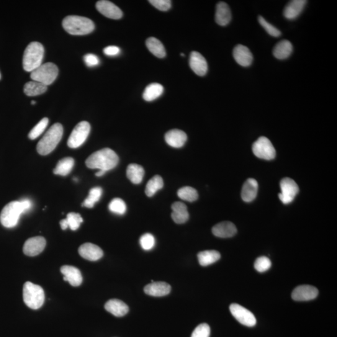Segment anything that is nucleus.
<instances>
[{
    "label": "nucleus",
    "mask_w": 337,
    "mask_h": 337,
    "mask_svg": "<svg viewBox=\"0 0 337 337\" xmlns=\"http://www.w3.org/2000/svg\"><path fill=\"white\" fill-rule=\"evenodd\" d=\"M23 297L25 304L33 310L42 307L45 302L43 288L30 282H27L23 285Z\"/></svg>",
    "instance_id": "nucleus-6"
},
{
    "label": "nucleus",
    "mask_w": 337,
    "mask_h": 337,
    "mask_svg": "<svg viewBox=\"0 0 337 337\" xmlns=\"http://www.w3.org/2000/svg\"><path fill=\"white\" fill-rule=\"evenodd\" d=\"M233 56L234 60L241 66L248 67L253 61V55L246 46L238 45L234 49Z\"/></svg>",
    "instance_id": "nucleus-17"
},
{
    "label": "nucleus",
    "mask_w": 337,
    "mask_h": 337,
    "mask_svg": "<svg viewBox=\"0 0 337 337\" xmlns=\"http://www.w3.org/2000/svg\"><path fill=\"white\" fill-rule=\"evenodd\" d=\"M140 243L144 250L150 251L155 246V238L151 234L146 233L141 237Z\"/></svg>",
    "instance_id": "nucleus-41"
},
{
    "label": "nucleus",
    "mask_w": 337,
    "mask_h": 337,
    "mask_svg": "<svg viewBox=\"0 0 337 337\" xmlns=\"http://www.w3.org/2000/svg\"><path fill=\"white\" fill-rule=\"evenodd\" d=\"M43 46L39 42H32L28 45L23 55V66L25 70L32 72L42 64L43 60Z\"/></svg>",
    "instance_id": "nucleus-5"
},
{
    "label": "nucleus",
    "mask_w": 337,
    "mask_h": 337,
    "mask_svg": "<svg viewBox=\"0 0 337 337\" xmlns=\"http://www.w3.org/2000/svg\"><path fill=\"white\" fill-rule=\"evenodd\" d=\"M272 262L268 257H261L257 258L255 262L254 267L257 271L263 273L271 268Z\"/></svg>",
    "instance_id": "nucleus-40"
},
{
    "label": "nucleus",
    "mask_w": 337,
    "mask_h": 337,
    "mask_svg": "<svg viewBox=\"0 0 337 337\" xmlns=\"http://www.w3.org/2000/svg\"><path fill=\"white\" fill-rule=\"evenodd\" d=\"M258 182L256 179L249 178L244 182L242 189L241 196L244 201L250 202L257 196L258 192Z\"/></svg>",
    "instance_id": "nucleus-22"
},
{
    "label": "nucleus",
    "mask_w": 337,
    "mask_h": 337,
    "mask_svg": "<svg viewBox=\"0 0 337 337\" xmlns=\"http://www.w3.org/2000/svg\"><path fill=\"white\" fill-rule=\"evenodd\" d=\"M91 131V126L87 122L78 123L74 128L68 140V146L70 148L80 147L87 140Z\"/></svg>",
    "instance_id": "nucleus-8"
},
{
    "label": "nucleus",
    "mask_w": 337,
    "mask_h": 337,
    "mask_svg": "<svg viewBox=\"0 0 337 337\" xmlns=\"http://www.w3.org/2000/svg\"><path fill=\"white\" fill-rule=\"evenodd\" d=\"M48 86L35 81L28 82L24 86V92L28 96H35L42 94L47 91Z\"/></svg>",
    "instance_id": "nucleus-33"
},
{
    "label": "nucleus",
    "mask_w": 337,
    "mask_h": 337,
    "mask_svg": "<svg viewBox=\"0 0 337 337\" xmlns=\"http://www.w3.org/2000/svg\"><path fill=\"white\" fill-rule=\"evenodd\" d=\"M60 223L61 228L63 230H66V229L68 228V222H67L66 218L65 219L61 220Z\"/></svg>",
    "instance_id": "nucleus-47"
},
{
    "label": "nucleus",
    "mask_w": 337,
    "mask_h": 337,
    "mask_svg": "<svg viewBox=\"0 0 337 337\" xmlns=\"http://www.w3.org/2000/svg\"><path fill=\"white\" fill-rule=\"evenodd\" d=\"M48 123L49 120L47 118H43L30 131L29 135H28V138L30 140H33L39 137L40 136L42 135L46 128H47Z\"/></svg>",
    "instance_id": "nucleus-38"
},
{
    "label": "nucleus",
    "mask_w": 337,
    "mask_h": 337,
    "mask_svg": "<svg viewBox=\"0 0 337 337\" xmlns=\"http://www.w3.org/2000/svg\"><path fill=\"white\" fill-rule=\"evenodd\" d=\"M197 257L200 266L205 267L218 261L220 258V254L214 250L204 251L198 254Z\"/></svg>",
    "instance_id": "nucleus-31"
},
{
    "label": "nucleus",
    "mask_w": 337,
    "mask_h": 337,
    "mask_svg": "<svg viewBox=\"0 0 337 337\" xmlns=\"http://www.w3.org/2000/svg\"><path fill=\"white\" fill-rule=\"evenodd\" d=\"M104 53L105 55L109 56H115L119 55L120 48L116 46H109L104 49Z\"/></svg>",
    "instance_id": "nucleus-46"
},
{
    "label": "nucleus",
    "mask_w": 337,
    "mask_h": 337,
    "mask_svg": "<svg viewBox=\"0 0 337 337\" xmlns=\"http://www.w3.org/2000/svg\"><path fill=\"white\" fill-rule=\"evenodd\" d=\"M61 272L64 275V280L68 282L72 286H79L83 282L81 272L75 267L64 266L61 268Z\"/></svg>",
    "instance_id": "nucleus-18"
},
{
    "label": "nucleus",
    "mask_w": 337,
    "mask_h": 337,
    "mask_svg": "<svg viewBox=\"0 0 337 337\" xmlns=\"http://www.w3.org/2000/svg\"><path fill=\"white\" fill-rule=\"evenodd\" d=\"M181 56H184V54H182H182H181Z\"/></svg>",
    "instance_id": "nucleus-50"
},
{
    "label": "nucleus",
    "mask_w": 337,
    "mask_h": 337,
    "mask_svg": "<svg viewBox=\"0 0 337 337\" xmlns=\"http://www.w3.org/2000/svg\"><path fill=\"white\" fill-rule=\"evenodd\" d=\"M62 25L64 30L72 35H86L93 32V22L87 18L68 16L64 18Z\"/></svg>",
    "instance_id": "nucleus-4"
},
{
    "label": "nucleus",
    "mask_w": 337,
    "mask_h": 337,
    "mask_svg": "<svg viewBox=\"0 0 337 337\" xmlns=\"http://www.w3.org/2000/svg\"><path fill=\"white\" fill-rule=\"evenodd\" d=\"M164 181L163 178L159 175L154 176L149 180L146 185L145 192L148 197H153L159 190L163 188Z\"/></svg>",
    "instance_id": "nucleus-34"
},
{
    "label": "nucleus",
    "mask_w": 337,
    "mask_h": 337,
    "mask_svg": "<svg viewBox=\"0 0 337 337\" xmlns=\"http://www.w3.org/2000/svg\"><path fill=\"white\" fill-rule=\"evenodd\" d=\"M32 207V203L30 199L10 202L2 210L0 222L5 228H14L18 224L22 213L27 212Z\"/></svg>",
    "instance_id": "nucleus-1"
},
{
    "label": "nucleus",
    "mask_w": 337,
    "mask_h": 337,
    "mask_svg": "<svg viewBox=\"0 0 337 337\" xmlns=\"http://www.w3.org/2000/svg\"><path fill=\"white\" fill-rule=\"evenodd\" d=\"M63 135V126L60 123H55L38 142L37 146L38 153L43 156L51 153L60 142Z\"/></svg>",
    "instance_id": "nucleus-3"
},
{
    "label": "nucleus",
    "mask_w": 337,
    "mask_h": 337,
    "mask_svg": "<svg viewBox=\"0 0 337 337\" xmlns=\"http://www.w3.org/2000/svg\"><path fill=\"white\" fill-rule=\"evenodd\" d=\"M105 309L113 315L122 317L129 312L128 306L123 301L118 299H110L104 305Z\"/></svg>",
    "instance_id": "nucleus-26"
},
{
    "label": "nucleus",
    "mask_w": 337,
    "mask_h": 337,
    "mask_svg": "<svg viewBox=\"0 0 337 337\" xmlns=\"http://www.w3.org/2000/svg\"><path fill=\"white\" fill-rule=\"evenodd\" d=\"M210 334L209 325L207 323H201L195 328L191 337H209Z\"/></svg>",
    "instance_id": "nucleus-43"
},
{
    "label": "nucleus",
    "mask_w": 337,
    "mask_h": 337,
    "mask_svg": "<svg viewBox=\"0 0 337 337\" xmlns=\"http://www.w3.org/2000/svg\"><path fill=\"white\" fill-rule=\"evenodd\" d=\"M230 311L234 317L243 325L252 327L256 325L257 320L253 313L238 303L230 306Z\"/></svg>",
    "instance_id": "nucleus-11"
},
{
    "label": "nucleus",
    "mask_w": 337,
    "mask_h": 337,
    "mask_svg": "<svg viewBox=\"0 0 337 337\" xmlns=\"http://www.w3.org/2000/svg\"><path fill=\"white\" fill-rule=\"evenodd\" d=\"M109 209L110 212L118 215L125 214L127 212V207L124 200L120 198H115L109 203Z\"/></svg>",
    "instance_id": "nucleus-37"
},
{
    "label": "nucleus",
    "mask_w": 337,
    "mask_h": 337,
    "mask_svg": "<svg viewBox=\"0 0 337 337\" xmlns=\"http://www.w3.org/2000/svg\"><path fill=\"white\" fill-rule=\"evenodd\" d=\"M119 157L114 151L109 148H104L94 152L86 161L87 168L102 170L107 172L117 166Z\"/></svg>",
    "instance_id": "nucleus-2"
},
{
    "label": "nucleus",
    "mask_w": 337,
    "mask_h": 337,
    "mask_svg": "<svg viewBox=\"0 0 337 337\" xmlns=\"http://www.w3.org/2000/svg\"><path fill=\"white\" fill-rule=\"evenodd\" d=\"M105 171H102V170H99L98 172H97L96 173V176L97 177H102V176H104V175L105 173Z\"/></svg>",
    "instance_id": "nucleus-48"
},
{
    "label": "nucleus",
    "mask_w": 337,
    "mask_h": 337,
    "mask_svg": "<svg viewBox=\"0 0 337 337\" xmlns=\"http://www.w3.org/2000/svg\"><path fill=\"white\" fill-rule=\"evenodd\" d=\"M58 75V68L56 64L53 63L42 64L31 73V78L32 81L48 86L56 80Z\"/></svg>",
    "instance_id": "nucleus-7"
},
{
    "label": "nucleus",
    "mask_w": 337,
    "mask_h": 337,
    "mask_svg": "<svg viewBox=\"0 0 337 337\" xmlns=\"http://www.w3.org/2000/svg\"><path fill=\"white\" fill-rule=\"evenodd\" d=\"M213 235L220 238H230L236 235L237 228L233 222H222L213 226L212 228Z\"/></svg>",
    "instance_id": "nucleus-21"
},
{
    "label": "nucleus",
    "mask_w": 337,
    "mask_h": 337,
    "mask_svg": "<svg viewBox=\"0 0 337 337\" xmlns=\"http://www.w3.org/2000/svg\"><path fill=\"white\" fill-rule=\"evenodd\" d=\"M46 244L45 239L38 236L30 238L25 242L23 246V253L28 256L33 257L42 253Z\"/></svg>",
    "instance_id": "nucleus-12"
},
{
    "label": "nucleus",
    "mask_w": 337,
    "mask_h": 337,
    "mask_svg": "<svg viewBox=\"0 0 337 337\" xmlns=\"http://www.w3.org/2000/svg\"><path fill=\"white\" fill-rule=\"evenodd\" d=\"M253 151L257 158L268 161L274 159L276 154V151L271 141L263 136L259 138L253 144Z\"/></svg>",
    "instance_id": "nucleus-9"
},
{
    "label": "nucleus",
    "mask_w": 337,
    "mask_h": 337,
    "mask_svg": "<svg viewBox=\"0 0 337 337\" xmlns=\"http://www.w3.org/2000/svg\"><path fill=\"white\" fill-rule=\"evenodd\" d=\"M79 255L90 261H96L103 256V251L99 246L91 243H85L79 247Z\"/></svg>",
    "instance_id": "nucleus-16"
},
{
    "label": "nucleus",
    "mask_w": 337,
    "mask_h": 337,
    "mask_svg": "<svg viewBox=\"0 0 337 337\" xmlns=\"http://www.w3.org/2000/svg\"><path fill=\"white\" fill-rule=\"evenodd\" d=\"M36 104V101H32V104L34 105V104Z\"/></svg>",
    "instance_id": "nucleus-49"
},
{
    "label": "nucleus",
    "mask_w": 337,
    "mask_h": 337,
    "mask_svg": "<svg viewBox=\"0 0 337 337\" xmlns=\"http://www.w3.org/2000/svg\"><path fill=\"white\" fill-rule=\"evenodd\" d=\"M172 220L176 223L181 224L186 222L189 219V214L186 204L181 202H176L172 205Z\"/></svg>",
    "instance_id": "nucleus-23"
},
{
    "label": "nucleus",
    "mask_w": 337,
    "mask_h": 337,
    "mask_svg": "<svg viewBox=\"0 0 337 337\" xmlns=\"http://www.w3.org/2000/svg\"><path fill=\"white\" fill-rule=\"evenodd\" d=\"M164 87L156 83L149 84L143 92V99L146 101H153L163 94Z\"/></svg>",
    "instance_id": "nucleus-30"
},
{
    "label": "nucleus",
    "mask_w": 337,
    "mask_h": 337,
    "mask_svg": "<svg viewBox=\"0 0 337 337\" xmlns=\"http://www.w3.org/2000/svg\"><path fill=\"white\" fill-rule=\"evenodd\" d=\"M171 285L164 282H153L145 287L146 294L153 297H163L171 292Z\"/></svg>",
    "instance_id": "nucleus-19"
},
{
    "label": "nucleus",
    "mask_w": 337,
    "mask_h": 337,
    "mask_svg": "<svg viewBox=\"0 0 337 337\" xmlns=\"http://www.w3.org/2000/svg\"><path fill=\"white\" fill-rule=\"evenodd\" d=\"M146 46L150 52L157 58H163L166 55L165 48L160 41L154 37L149 38L146 42Z\"/></svg>",
    "instance_id": "nucleus-29"
},
{
    "label": "nucleus",
    "mask_w": 337,
    "mask_h": 337,
    "mask_svg": "<svg viewBox=\"0 0 337 337\" xmlns=\"http://www.w3.org/2000/svg\"><path fill=\"white\" fill-rule=\"evenodd\" d=\"M177 195L181 199L188 202H194L199 197L197 190L189 186L182 187L179 189Z\"/></svg>",
    "instance_id": "nucleus-36"
},
{
    "label": "nucleus",
    "mask_w": 337,
    "mask_h": 337,
    "mask_svg": "<svg viewBox=\"0 0 337 337\" xmlns=\"http://www.w3.org/2000/svg\"><path fill=\"white\" fill-rule=\"evenodd\" d=\"M127 177L132 183L140 184L145 176V170L142 166L137 164H131L128 166Z\"/></svg>",
    "instance_id": "nucleus-28"
},
{
    "label": "nucleus",
    "mask_w": 337,
    "mask_h": 337,
    "mask_svg": "<svg viewBox=\"0 0 337 337\" xmlns=\"http://www.w3.org/2000/svg\"><path fill=\"white\" fill-rule=\"evenodd\" d=\"M102 194V189L101 187H93V188L89 190V195L84 200L82 205L87 208L93 207L94 204L101 199Z\"/></svg>",
    "instance_id": "nucleus-35"
},
{
    "label": "nucleus",
    "mask_w": 337,
    "mask_h": 337,
    "mask_svg": "<svg viewBox=\"0 0 337 337\" xmlns=\"http://www.w3.org/2000/svg\"><path fill=\"white\" fill-rule=\"evenodd\" d=\"M293 46L292 43L288 40H282L275 45L273 54L274 56L279 60H285L289 57L292 53Z\"/></svg>",
    "instance_id": "nucleus-27"
},
{
    "label": "nucleus",
    "mask_w": 337,
    "mask_h": 337,
    "mask_svg": "<svg viewBox=\"0 0 337 337\" xmlns=\"http://www.w3.org/2000/svg\"><path fill=\"white\" fill-rule=\"evenodd\" d=\"M232 18L230 7L224 2H219L216 6L215 19L218 25H228Z\"/></svg>",
    "instance_id": "nucleus-24"
},
{
    "label": "nucleus",
    "mask_w": 337,
    "mask_h": 337,
    "mask_svg": "<svg viewBox=\"0 0 337 337\" xmlns=\"http://www.w3.org/2000/svg\"><path fill=\"white\" fill-rule=\"evenodd\" d=\"M84 61L88 67L96 66L99 64L98 57L93 54H87L84 56Z\"/></svg>",
    "instance_id": "nucleus-45"
},
{
    "label": "nucleus",
    "mask_w": 337,
    "mask_h": 337,
    "mask_svg": "<svg viewBox=\"0 0 337 337\" xmlns=\"http://www.w3.org/2000/svg\"><path fill=\"white\" fill-rule=\"evenodd\" d=\"M187 140L186 134L181 130H172L168 131L165 135L166 142L172 148H182Z\"/></svg>",
    "instance_id": "nucleus-20"
},
{
    "label": "nucleus",
    "mask_w": 337,
    "mask_h": 337,
    "mask_svg": "<svg viewBox=\"0 0 337 337\" xmlns=\"http://www.w3.org/2000/svg\"><path fill=\"white\" fill-rule=\"evenodd\" d=\"M149 2L162 12L168 11L171 8V1L170 0H150Z\"/></svg>",
    "instance_id": "nucleus-44"
},
{
    "label": "nucleus",
    "mask_w": 337,
    "mask_h": 337,
    "mask_svg": "<svg viewBox=\"0 0 337 337\" xmlns=\"http://www.w3.org/2000/svg\"><path fill=\"white\" fill-rule=\"evenodd\" d=\"M189 65L192 70L198 76H204L207 73L208 70L207 61L204 56L197 51H192L190 54Z\"/></svg>",
    "instance_id": "nucleus-15"
},
{
    "label": "nucleus",
    "mask_w": 337,
    "mask_h": 337,
    "mask_svg": "<svg viewBox=\"0 0 337 337\" xmlns=\"http://www.w3.org/2000/svg\"><path fill=\"white\" fill-rule=\"evenodd\" d=\"M281 192L279 194V199L284 204L291 203L294 200L296 195L299 192L298 185L294 180L285 177L280 181Z\"/></svg>",
    "instance_id": "nucleus-10"
},
{
    "label": "nucleus",
    "mask_w": 337,
    "mask_h": 337,
    "mask_svg": "<svg viewBox=\"0 0 337 337\" xmlns=\"http://www.w3.org/2000/svg\"><path fill=\"white\" fill-rule=\"evenodd\" d=\"M74 164V159L70 158V157L61 159L58 162L55 169H54V174L66 176L70 173L72 169L73 168Z\"/></svg>",
    "instance_id": "nucleus-32"
},
{
    "label": "nucleus",
    "mask_w": 337,
    "mask_h": 337,
    "mask_svg": "<svg viewBox=\"0 0 337 337\" xmlns=\"http://www.w3.org/2000/svg\"><path fill=\"white\" fill-rule=\"evenodd\" d=\"M68 223V227L70 228L72 231H76L78 230L81 223L83 222V218L81 217L79 213L70 212L67 215L66 218Z\"/></svg>",
    "instance_id": "nucleus-39"
},
{
    "label": "nucleus",
    "mask_w": 337,
    "mask_h": 337,
    "mask_svg": "<svg viewBox=\"0 0 337 337\" xmlns=\"http://www.w3.org/2000/svg\"><path fill=\"white\" fill-rule=\"evenodd\" d=\"M96 9L108 19L119 20L123 17V12L113 3L101 0L96 3Z\"/></svg>",
    "instance_id": "nucleus-14"
},
{
    "label": "nucleus",
    "mask_w": 337,
    "mask_h": 337,
    "mask_svg": "<svg viewBox=\"0 0 337 337\" xmlns=\"http://www.w3.org/2000/svg\"><path fill=\"white\" fill-rule=\"evenodd\" d=\"M307 1L305 0H293L285 8L284 15L288 20H294L299 16L304 9Z\"/></svg>",
    "instance_id": "nucleus-25"
},
{
    "label": "nucleus",
    "mask_w": 337,
    "mask_h": 337,
    "mask_svg": "<svg viewBox=\"0 0 337 337\" xmlns=\"http://www.w3.org/2000/svg\"><path fill=\"white\" fill-rule=\"evenodd\" d=\"M259 22L260 24L261 25L262 27L266 30V32L269 33V34L272 37H279L281 35V32H280L277 28L274 27L273 25H271V23L266 21V20L264 19L263 17L260 16L259 17Z\"/></svg>",
    "instance_id": "nucleus-42"
},
{
    "label": "nucleus",
    "mask_w": 337,
    "mask_h": 337,
    "mask_svg": "<svg viewBox=\"0 0 337 337\" xmlns=\"http://www.w3.org/2000/svg\"><path fill=\"white\" fill-rule=\"evenodd\" d=\"M318 295L316 287L308 285H300L296 287L292 293V299L298 302L315 299Z\"/></svg>",
    "instance_id": "nucleus-13"
},
{
    "label": "nucleus",
    "mask_w": 337,
    "mask_h": 337,
    "mask_svg": "<svg viewBox=\"0 0 337 337\" xmlns=\"http://www.w3.org/2000/svg\"><path fill=\"white\" fill-rule=\"evenodd\" d=\"M1 73H0V79H1Z\"/></svg>",
    "instance_id": "nucleus-51"
}]
</instances>
